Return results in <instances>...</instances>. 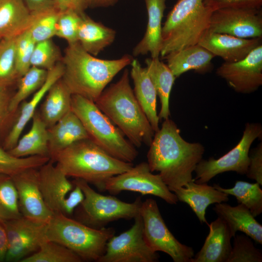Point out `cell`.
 Listing matches in <instances>:
<instances>
[{
    "mask_svg": "<svg viewBox=\"0 0 262 262\" xmlns=\"http://www.w3.org/2000/svg\"><path fill=\"white\" fill-rule=\"evenodd\" d=\"M95 103L134 147L149 146L155 132L131 86L128 69L105 89Z\"/></svg>",
    "mask_w": 262,
    "mask_h": 262,
    "instance_id": "obj_3",
    "label": "cell"
},
{
    "mask_svg": "<svg viewBox=\"0 0 262 262\" xmlns=\"http://www.w3.org/2000/svg\"><path fill=\"white\" fill-rule=\"evenodd\" d=\"M213 186L228 195L234 196L238 203L246 206L254 217L262 213V190L259 183H250L237 180L231 188H224L218 184H214Z\"/></svg>",
    "mask_w": 262,
    "mask_h": 262,
    "instance_id": "obj_32",
    "label": "cell"
},
{
    "mask_svg": "<svg viewBox=\"0 0 262 262\" xmlns=\"http://www.w3.org/2000/svg\"><path fill=\"white\" fill-rule=\"evenodd\" d=\"M84 14L81 15L71 10L61 12L56 23L55 36L65 39L68 44L77 42L79 29Z\"/></svg>",
    "mask_w": 262,
    "mask_h": 262,
    "instance_id": "obj_41",
    "label": "cell"
},
{
    "mask_svg": "<svg viewBox=\"0 0 262 262\" xmlns=\"http://www.w3.org/2000/svg\"><path fill=\"white\" fill-rule=\"evenodd\" d=\"M166 0H145L147 23L145 34L133 49L134 56L148 53L153 59L159 58L162 45V21Z\"/></svg>",
    "mask_w": 262,
    "mask_h": 262,
    "instance_id": "obj_22",
    "label": "cell"
},
{
    "mask_svg": "<svg viewBox=\"0 0 262 262\" xmlns=\"http://www.w3.org/2000/svg\"><path fill=\"white\" fill-rule=\"evenodd\" d=\"M35 43L28 30L16 37V68L18 79L31 66V59Z\"/></svg>",
    "mask_w": 262,
    "mask_h": 262,
    "instance_id": "obj_42",
    "label": "cell"
},
{
    "mask_svg": "<svg viewBox=\"0 0 262 262\" xmlns=\"http://www.w3.org/2000/svg\"><path fill=\"white\" fill-rule=\"evenodd\" d=\"M133 225L107 242L104 254L98 262H156L159 256L146 243L143 223L140 214L134 218Z\"/></svg>",
    "mask_w": 262,
    "mask_h": 262,
    "instance_id": "obj_12",
    "label": "cell"
},
{
    "mask_svg": "<svg viewBox=\"0 0 262 262\" xmlns=\"http://www.w3.org/2000/svg\"><path fill=\"white\" fill-rule=\"evenodd\" d=\"M233 246L227 262H262V252L253 245L251 238L244 234H235Z\"/></svg>",
    "mask_w": 262,
    "mask_h": 262,
    "instance_id": "obj_40",
    "label": "cell"
},
{
    "mask_svg": "<svg viewBox=\"0 0 262 262\" xmlns=\"http://www.w3.org/2000/svg\"><path fill=\"white\" fill-rule=\"evenodd\" d=\"M72 95L61 78L50 87L39 112L48 128L71 111Z\"/></svg>",
    "mask_w": 262,
    "mask_h": 262,
    "instance_id": "obj_30",
    "label": "cell"
},
{
    "mask_svg": "<svg viewBox=\"0 0 262 262\" xmlns=\"http://www.w3.org/2000/svg\"><path fill=\"white\" fill-rule=\"evenodd\" d=\"M133 58L129 54L114 60L101 59L86 52L78 42L68 44L62 63L61 79L72 95L95 101L115 76Z\"/></svg>",
    "mask_w": 262,
    "mask_h": 262,
    "instance_id": "obj_2",
    "label": "cell"
},
{
    "mask_svg": "<svg viewBox=\"0 0 262 262\" xmlns=\"http://www.w3.org/2000/svg\"><path fill=\"white\" fill-rule=\"evenodd\" d=\"M74 185L73 188L64 200L60 212L68 217L73 214L76 208L82 202L84 198L81 188L76 184Z\"/></svg>",
    "mask_w": 262,
    "mask_h": 262,
    "instance_id": "obj_46",
    "label": "cell"
},
{
    "mask_svg": "<svg viewBox=\"0 0 262 262\" xmlns=\"http://www.w3.org/2000/svg\"><path fill=\"white\" fill-rule=\"evenodd\" d=\"M71 110L85 128L89 139L118 160L132 163L138 152L121 131L97 106L94 101L72 95Z\"/></svg>",
    "mask_w": 262,
    "mask_h": 262,
    "instance_id": "obj_7",
    "label": "cell"
},
{
    "mask_svg": "<svg viewBox=\"0 0 262 262\" xmlns=\"http://www.w3.org/2000/svg\"><path fill=\"white\" fill-rule=\"evenodd\" d=\"M53 2L61 12L71 10L82 15L87 8L84 0H53Z\"/></svg>",
    "mask_w": 262,
    "mask_h": 262,
    "instance_id": "obj_47",
    "label": "cell"
},
{
    "mask_svg": "<svg viewBox=\"0 0 262 262\" xmlns=\"http://www.w3.org/2000/svg\"><path fill=\"white\" fill-rule=\"evenodd\" d=\"M8 244L6 230L2 221L0 220V262H5Z\"/></svg>",
    "mask_w": 262,
    "mask_h": 262,
    "instance_id": "obj_49",
    "label": "cell"
},
{
    "mask_svg": "<svg viewBox=\"0 0 262 262\" xmlns=\"http://www.w3.org/2000/svg\"><path fill=\"white\" fill-rule=\"evenodd\" d=\"M9 88L0 86V142H2V144L14 124L19 111V108L15 112L10 110V100L13 94Z\"/></svg>",
    "mask_w": 262,
    "mask_h": 262,
    "instance_id": "obj_43",
    "label": "cell"
},
{
    "mask_svg": "<svg viewBox=\"0 0 262 262\" xmlns=\"http://www.w3.org/2000/svg\"><path fill=\"white\" fill-rule=\"evenodd\" d=\"M116 33L113 29L84 14L78 31V42L86 52L96 56L113 43Z\"/></svg>",
    "mask_w": 262,
    "mask_h": 262,
    "instance_id": "obj_28",
    "label": "cell"
},
{
    "mask_svg": "<svg viewBox=\"0 0 262 262\" xmlns=\"http://www.w3.org/2000/svg\"><path fill=\"white\" fill-rule=\"evenodd\" d=\"M208 30L241 38H262L261 9L226 8L214 10Z\"/></svg>",
    "mask_w": 262,
    "mask_h": 262,
    "instance_id": "obj_14",
    "label": "cell"
},
{
    "mask_svg": "<svg viewBox=\"0 0 262 262\" xmlns=\"http://www.w3.org/2000/svg\"><path fill=\"white\" fill-rule=\"evenodd\" d=\"M50 160L46 157L33 156L18 158L0 147V174L13 176L30 168H38Z\"/></svg>",
    "mask_w": 262,
    "mask_h": 262,
    "instance_id": "obj_38",
    "label": "cell"
},
{
    "mask_svg": "<svg viewBox=\"0 0 262 262\" xmlns=\"http://www.w3.org/2000/svg\"><path fill=\"white\" fill-rule=\"evenodd\" d=\"M63 72L64 66L62 62H60L48 71L45 82L34 93L32 98L29 101H24L21 103L17 118L2 144L3 149L8 151L15 146L24 129L37 111V107L41 101L44 99L50 87L61 78Z\"/></svg>",
    "mask_w": 262,
    "mask_h": 262,
    "instance_id": "obj_19",
    "label": "cell"
},
{
    "mask_svg": "<svg viewBox=\"0 0 262 262\" xmlns=\"http://www.w3.org/2000/svg\"><path fill=\"white\" fill-rule=\"evenodd\" d=\"M213 11L203 0H178L162 26L160 56L198 44Z\"/></svg>",
    "mask_w": 262,
    "mask_h": 262,
    "instance_id": "obj_5",
    "label": "cell"
},
{
    "mask_svg": "<svg viewBox=\"0 0 262 262\" xmlns=\"http://www.w3.org/2000/svg\"><path fill=\"white\" fill-rule=\"evenodd\" d=\"M178 201L187 203L201 223L208 224L205 214L207 207L212 204L226 202L228 195L207 183H197L194 180L184 186L173 189Z\"/></svg>",
    "mask_w": 262,
    "mask_h": 262,
    "instance_id": "obj_20",
    "label": "cell"
},
{
    "mask_svg": "<svg viewBox=\"0 0 262 262\" xmlns=\"http://www.w3.org/2000/svg\"><path fill=\"white\" fill-rule=\"evenodd\" d=\"M16 37L0 40V86L9 87L18 80L16 68Z\"/></svg>",
    "mask_w": 262,
    "mask_h": 262,
    "instance_id": "obj_37",
    "label": "cell"
},
{
    "mask_svg": "<svg viewBox=\"0 0 262 262\" xmlns=\"http://www.w3.org/2000/svg\"><path fill=\"white\" fill-rule=\"evenodd\" d=\"M198 44L225 62L233 63L244 59L253 49L262 44V38H241L208 30Z\"/></svg>",
    "mask_w": 262,
    "mask_h": 262,
    "instance_id": "obj_17",
    "label": "cell"
},
{
    "mask_svg": "<svg viewBox=\"0 0 262 262\" xmlns=\"http://www.w3.org/2000/svg\"><path fill=\"white\" fill-rule=\"evenodd\" d=\"M145 63L147 72L160 100L161 107L158 116L160 119H167L170 115L169 97L176 78L159 58H147Z\"/></svg>",
    "mask_w": 262,
    "mask_h": 262,
    "instance_id": "obj_31",
    "label": "cell"
},
{
    "mask_svg": "<svg viewBox=\"0 0 262 262\" xmlns=\"http://www.w3.org/2000/svg\"><path fill=\"white\" fill-rule=\"evenodd\" d=\"M216 73L236 92H255L262 84V44L241 61L225 62L216 69Z\"/></svg>",
    "mask_w": 262,
    "mask_h": 262,
    "instance_id": "obj_15",
    "label": "cell"
},
{
    "mask_svg": "<svg viewBox=\"0 0 262 262\" xmlns=\"http://www.w3.org/2000/svg\"><path fill=\"white\" fill-rule=\"evenodd\" d=\"M140 215L145 240L153 251L167 254L174 262H190L194 256L193 248L180 243L170 232L156 200L148 198L143 201Z\"/></svg>",
    "mask_w": 262,
    "mask_h": 262,
    "instance_id": "obj_9",
    "label": "cell"
},
{
    "mask_svg": "<svg viewBox=\"0 0 262 262\" xmlns=\"http://www.w3.org/2000/svg\"><path fill=\"white\" fill-rule=\"evenodd\" d=\"M262 137V127L260 123H246L241 139L233 148L217 159L210 158L199 162L195 170L194 181L207 183L217 175L228 171L246 175L250 147L255 140Z\"/></svg>",
    "mask_w": 262,
    "mask_h": 262,
    "instance_id": "obj_10",
    "label": "cell"
},
{
    "mask_svg": "<svg viewBox=\"0 0 262 262\" xmlns=\"http://www.w3.org/2000/svg\"><path fill=\"white\" fill-rule=\"evenodd\" d=\"M105 190L112 195L129 191L142 195H153L170 204L178 201L159 174L152 173L147 162H142L127 171L109 178L105 183Z\"/></svg>",
    "mask_w": 262,
    "mask_h": 262,
    "instance_id": "obj_11",
    "label": "cell"
},
{
    "mask_svg": "<svg viewBox=\"0 0 262 262\" xmlns=\"http://www.w3.org/2000/svg\"><path fill=\"white\" fill-rule=\"evenodd\" d=\"M213 11L226 8L261 9L262 0H203Z\"/></svg>",
    "mask_w": 262,
    "mask_h": 262,
    "instance_id": "obj_44",
    "label": "cell"
},
{
    "mask_svg": "<svg viewBox=\"0 0 262 262\" xmlns=\"http://www.w3.org/2000/svg\"><path fill=\"white\" fill-rule=\"evenodd\" d=\"M82 259L66 247L47 240L35 252L21 262H82Z\"/></svg>",
    "mask_w": 262,
    "mask_h": 262,
    "instance_id": "obj_35",
    "label": "cell"
},
{
    "mask_svg": "<svg viewBox=\"0 0 262 262\" xmlns=\"http://www.w3.org/2000/svg\"><path fill=\"white\" fill-rule=\"evenodd\" d=\"M115 232L113 228H92L57 213H53L47 223L46 235L47 240L68 248L82 261L98 262Z\"/></svg>",
    "mask_w": 262,
    "mask_h": 262,
    "instance_id": "obj_6",
    "label": "cell"
},
{
    "mask_svg": "<svg viewBox=\"0 0 262 262\" xmlns=\"http://www.w3.org/2000/svg\"></svg>",
    "mask_w": 262,
    "mask_h": 262,
    "instance_id": "obj_51",
    "label": "cell"
},
{
    "mask_svg": "<svg viewBox=\"0 0 262 262\" xmlns=\"http://www.w3.org/2000/svg\"><path fill=\"white\" fill-rule=\"evenodd\" d=\"M31 16L23 0H0V39L16 37L27 30Z\"/></svg>",
    "mask_w": 262,
    "mask_h": 262,
    "instance_id": "obj_29",
    "label": "cell"
},
{
    "mask_svg": "<svg viewBox=\"0 0 262 262\" xmlns=\"http://www.w3.org/2000/svg\"><path fill=\"white\" fill-rule=\"evenodd\" d=\"M214 57L209 50L196 44L172 52L164 59L166 60L167 66L177 78L189 70L201 74L210 71Z\"/></svg>",
    "mask_w": 262,
    "mask_h": 262,
    "instance_id": "obj_25",
    "label": "cell"
},
{
    "mask_svg": "<svg viewBox=\"0 0 262 262\" xmlns=\"http://www.w3.org/2000/svg\"><path fill=\"white\" fill-rule=\"evenodd\" d=\"M7 239L5 262H21L35 252L47 240V223L36 222L23 216L2 221Z\"/></svg>",
    "mask_w": 262,
    "mask_h": 262,
    "instance_id": "obj_13",
    "label": "cell"
},
{
    "mask_svg": "<svg viewBox=\"0 0 262 262\" xmlns=\"http://www.w3.org/2000/svg\"><path fill=\"white\" fill-rule=\"evenodd\" d=\"M208 225L209 232L204 245L190 262H227L232 238L228 226L219 217Z\"/></svg>",
    "mask_w": 262,
    "mask_h": 262,
    "instance_id": "obj_21",
    "label": "cell"
},
{
    "mask_svg": "<svg viewBox=\"0 0 262 262\" xmlns=\"http://www.w3.org/2000/svg\"><path fill=\"white\" fill-rule=\"evenodd\" d=\"M50 160L68 177L82 179L105 191L110 178L131 169L132 163L111 156L89 139L77 141L54 155Z\"/></svg>",
    "mask_w": 262,
    "mask_h": 262,
    "instance_id": "obj_4",
    "label": "cell"
},
{
    "mask_svg": "<svg viewBox=\"0 0 262 262\" xmlns=\"http://www.w3.org/2000/svg\"><path fill=\"white\" fill-rule=\"evenodd\" d=\"M204 147L200 143H190L169 118L155 132L147 154L150 171L159 175L171 191L193 180L192 173L202 159Z\"/></svg>",
    "mask_w": 262,
    "mask_h": 262,
    "instance_id": "obj_1",
    "label": "cell"
},
{
    "mask_svg": "<svg viewBox=\"0 0 262 262\" xmlns=\"http://www.w3.org/2000/svg\"><path fill=\"white\" fill-rule=\"evenodd\" d=\"M48 74V71L46 69L31 66L17 81V89L11 97L10 110L13 112L18 110L21 103L43 85Z\"/></svg>",
    "mask_w": 262,
    "mask_h": 262,
    "instance_id": "obj_34",
    "label": "cell"
},
{
    "mask_svg": "<svg viewBox=\"0 0 262 262\" xmlns=\"http://www.w3.org/2000/svg\"><path fill=\"white\" fill-rule=\"evenodd\" d=\"M249 164L246 175L262 185V143L249 152Z\"/></svg>",
    "mask_w": 262,
    "mask_h": 262,
    "instance_id": "obj_45",
    "label": "cell"
},
{
    "mask_svg": "<svg viewBox=\"0 0 262 262\" xmlns=\"http://www.w3.org/2000/svg\"><path fill=\"white\" fill-rule=\"evenodd\" d=\"M39 183L45 203L53 213H60L62 204L74 185L50 160L38 168Z\"/></svg>",
    "mask_w": 262,
    "mask_h": 262,
    "instance_id": "obj_18",
    "label": "cell"
},
{
    "mask_svg": "<svg viewBox=\"0 0 262 262\" xmlns=\"http://www.w3.org/2000/svg\"><path fill=\"white\" fill-rule=\"evenodd\" d=\"M31 12L40 11L53 6V0H23Z\"/></svg>",
    "mask_w": 262,
    "mask_h": 262,
    "instance_id": "obj_48",
    "label": "cell"
},
{
    "mask_svg": "<svg viewBox=\"0 0 262 262\" xmlns=\"http://www.w3.org/2000/svg\"><path fill=\"white\" fill-rule=\"evenodd\" d=\"M38 168L28 169L11 177L17 191L22 216L47 223L53 213L48 207L42 196L39 187Z\"/></svg>",
    "mask_w": 262,
    "mask_h": 262,
    "instance_id": "obj_16",
    "label": "cell"
},
{
    "mask_svg": "<svg viewBox=\"0 0 262 262\" xmlns=\"http://www.w3.org/2000/svg\"><path fill=\"white\" fill-rule=\"evenodd\" d=\"M131 76L133 81V92L154 131L160 128L157 112V93L146 67H143L137 59L131 64Z\"/></svg>",
    "mask_w": 262,
    "mask_h": 262,
    "instance_id": "obj_23",
    "label": "cell"
},
{
    "mask_svg": "<svg viewBox=\"0 0 262 262\" xmlns=\"http://www.w3.org/2000/svg\"><path fill=\"white\" fill-rule=\"evenodd\" d=\"M22 216L17 193L12 177L0 174V220L7 221Z\"/></svg>",
    "mask_w": 262,
    "mask_h": 262,
    "instance_id": "obj_36",
    "label": "cell"
},
{
    "mask_svg": "<svg viewBox=\"0 0 262 262\" xmlns=\"http://www.w3.org/2000/svg\"><path fill=\"white\" fill-rule=\"evenodd\" d=\"M62 59L59 49L51 39L35 43L31 59V66L51 69Z\"/></svg>",
    "mask_w": 262,
    "mask_h": 262,
    "instance_id": "obj_39",
    "label": "cell"
},
{
    "mask_svg": "<svg viewBox=\"0 0 262 262\" xmlns=\"http://www.w3.org/2000/svg\"><path fill=\"white\" fill-rule=\"evenodd\" d=\"M31 13L28 28L35 43L50 39L55 35L56 23L61 11L54 5Z\"/></svg>",
    "mask_w": 262,
    "mask_h": 262,
    "instance_id": "obj_33",
    "label": "cell"
},
{
    "mask_svg": "<svg viewBox=\"0 0 262 262\" xmlns=\"http://www.w3.org/2000/svg\"><path fill=\"white\" fill-rule=\"evenodd\" d=\"M50 159L73 143L89 139L78 116L71 111L48 128Z\"/></svg>",
    "mask_w": 262,
    "mask_h": 262,
    "instance_id": "obj_26",
    "label": "cell"
},
{
    "mask_svg": "<svg viewBox=\"0 0 262 262\" xmlns=\"http://www.w3.org/2000/svg\"><path fill=\"white\" fill-rule=\"evenodd\" d=\"M87 7H108L114 5L118 0H84Z\"/></svg>",
    "mask_w": 262,
    "mask_h": 262,
    "instance_id": "obj_50",
    "label": "cell"
},
{
    "mask_svg": "<svg viewBox=\"0 0 262 262\" xmlns=\"http://www.w3.org/2000/svg\"><path fill=\"white\" fill-rule=\"evenodd\" d=\"M213 210L224 220L233 237L238 231L244 233L255 242L262 244V225L242 204L231 206L226 203H216Z\"/></svg>",
    "mask_w": 262,
    "mask_h": 262,
    "instance_id": "obj_24",
    "label": "cell"
},
{
    "mask_svg": "<svg viewBox=\"0 0 262 262\" xmlns=\"http://www.w3.org/2000/svg\"><path fill=\"white\" fill-rule=\"evenodd\" d=\"M32 119L30 130L20 136L15 146L8 151L18 158L39 156L50 158L48 128L38 112L35 113Z\"/></svg>",
    "mask_w": 262,
    "mask_h": 262,
    "instance_id": "obj_27",
    "label": "cell"
},
{
    "mask_svg": "<svg viewBox=\"0 0 262 262\" xmlns=\"http://www.w3.org/2000/svg\"><path fill=\"white\" fill-rule=\"evenodd\" d=\"M72 182L81 188L84 196L74 211L75 219L89 227L101 229L111 222L134 219L140 214L143 202L139 197L132 203H127L114 196L97 193L82 179H75Z\"/></svg>",
    "mask_w": 262,
    "mask_h": 262,
    "instance_id": "obj_8",
    "label": "cell"
}]
</instances>
